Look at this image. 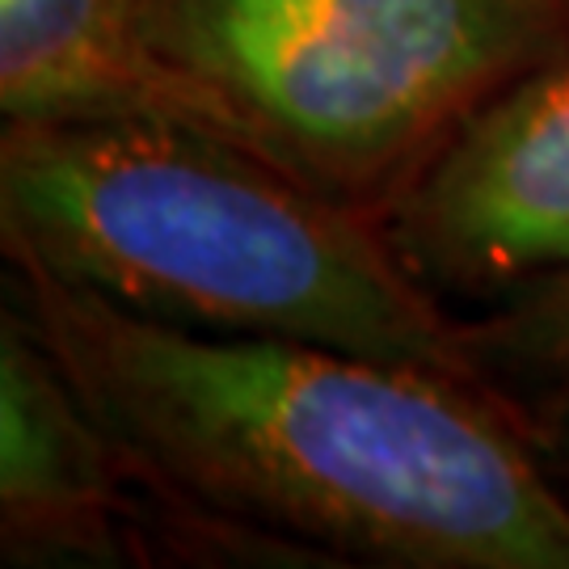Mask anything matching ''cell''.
<instances>
[{
  "label": "cell",
  "instance_id": "obj_1",
  "mask_svg": "<svg viewBox=\"0 0 569 569\" xmlns=\"http://www.w3.org/2000/svg\"><path fill=\"white\" fill-rule=\"evenodd\" d=\"M9 291L140 481L312 566L569 569V502L502 388L164 326L30 262Z\"/></svg>",
  "mask_w": 569,
  "mask_h": 569
},
{
  "label": "cell",
  "instance_id": "obj_2",
  "mask_svg": "<svg viewBox=\"0 0 569 569\" xmlns=\"http://www.w3.org/2000/svg\"><path fill=\"white\" fill-rule=\"evenodd\" d=\"M0 241L110 305L498 388L380 216L173 122L0 119Z\"/></svg>",
  "mask_w": 569,
  "mask_h": 569
},
{
  "label": "cell",
  "instance_id": "obj_3",
  "mask_svg": "<svg viewBox=\"0 0 569 569\" xmlns=\"http://www.w3.org/2000/svg\"><path fill=\"white\" fill-rule=\"evenodd\" d=\"M266 161L385 220L468 114L569 42V0H143Z\"/></svg>",
  "mask_w": 569,
  "mask_h": 569
},
{
  "label": "cell",
  "instance_id": "obj_4",
  "mask_svg": "<svg viewBox=\"0 0 569 569\" xmlns=\"http://www.w3.org/2000/svg\"><path fill=\"white\" fill-rule=\"evenodd\" d=\"M385 228L443 300L493 305L569 270V42L460 122Z\"/></svg>",
  "mask_w": 569,
  "mask_h": 569
},
{
  "label": "cell",
  "instance_id": "obj_5",
  "mask_svg": "<svg viewBox=\"0 0 569 569\" xmlns=\"http://www.w3.org/2000/svg\"><path fill=\"white\" fill-rule=\"evenodd\" d=\"M0 561L143 566L122 448L18 305L0 312Z\"/></svg>",
  "mask_w": 569,
  "mask_h": 569
},
{
  "label": "cell",
  "instance_id": "obj_6",
  "mask_svg": "<svg viewBox=\"0 0 569 569\" xmlns=\"http://www.w3.org/2000/svg\"><path fill=\"white\" fill-rule=\"evenodd\" d=\"M0 119L173 122L258 152L249 127L157 51L143 0H0Z\"/></svg>",
  "mask_w": 569,
  "mask_h": 569
},
{
  "label": "cell",
  "instance_id": "obj_7",
  "mask_svg": "<svg viewBox=\"0 0 569 569\" xmlns=\"http://www.w3.org/2000/svg\"><path fill=\"white\" fill-rule=\"evenodd\" d=\"M468 346L489 380H545L569 376V270L510 291L465 321Z\"/></svg>",
  "mask_w": 569,
  "mask_h": 569
},
{
  "label": "cell",
  "instance_id": "obj_8",
  "mask_svg": "<svg viewBox=\"0 0 569 569\" xmlns=\"http://www.w3.org/2000/svg\"><path fill=\"white\" fill-rule=\"evenodd\" d=\"M536 422V448H540V460L549 468L552 486L566 493L569 502V376L557 380V392H552L540 413H531Z\"/></svg>",
  "mask_w": 569,
  "mask_h": 569
}]
</instances>
